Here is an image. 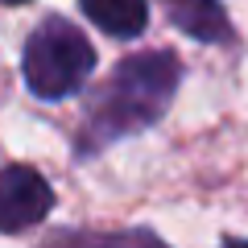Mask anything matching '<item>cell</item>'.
Here are the masks:
<instances>
[{
	"label": "cell",
	"mask_w": 248,
	"mask_h": 248,
	"mask_svg": "<svg viewBox=\"0 0 248 248\" xmlns=\"http://www.w3.org/2000/svg\"><path fill=\"white\" fill-rule=\"evenodd\" d=\"M178 79H182V62L170 50H149L116 62L112 79L99 87V95L91 99L79 133H75V153L95 157L124 137L153 128L166 116L170 99L178 91Z\"/></svg>",
	"instance_id": "obj_1"
},
{
	"label": "cell",
	"mask_w": 248,
	"mask_h": 248,
	"mask_svg": "<svg viewBox=\"0 0 248 248\" xmlns=\"http://www.w3.org/2000/svg\"><path fill=\"white\" fill-rule=\"evenodd\" d=\"M25 87L37 99H66L91 79L95 71V46L79 25L62 17H46L25 42Z\"/></svg>",
	"instance_id": "obj_2"
},
{
	"label": "cell",
	"mask_w": 248,
	"mask_h": 248,
	"mask_svg": "<svg viewBox=\"0 0 248 248\" xmlns=\"http://www.w3.org/2000/svg\"><path fill=\"white\" fill-rule=\"evenodd\" d=\"M54 190L42 170L33 166H4L0 170V232L17 236L50 215Z\"/></svg>",
	"instance_id": "obj_3"
},
{
	"label": "cell",
	"mask_w": 248,
	"mask_h": 248,
	"mask_svg": "<svg viewBox=\"0 0 248 248\" xmlns=\"http://www.w3.org/2000/svg\"><path fill=\"white\" fill-rule=\"evenodd\" d=\"M161 4H166V17L186 37H195L203 46H232L236 42V29H232L219 0H161Z\"/></svg>",
	"instance_id": "obj_4"
},
{
	"label": "cell",
	"mask_w": 248,
	"mask_h": 248,
	"mask_svg": "<svg viewBox=\"0 0 248 248\" xmlns=\"http://www.w3.org/2000/svg\"><path fill=\"white\" fill-rule=\"evenodd\" d=\"M79 9L91 25H99L108 37H120V42L141 37L149 25V0H79Z\"/></svg>",
	"instance_id": "obj_5"
},
{
	"label": "cell",
	"mask_w": 248,
	"mask_h": 248,
	"mask_svg": "<svg viewBox=\"0 0 248 248\" xmlns=\"http://www.w3.org/2000/svg\"><path fill=\"white\" fill-rule=\"evenodd\" d=\"M42 248H170L166 240H157L153 232H58Z\"/></svg>",
	"instance_id": "obj_6"
},
{
	"label": "cell",
	"mask_w": 248,
	"mask_h": 248,
	"mask_svg": "<svg viewBox=\"0 0 248 248\" xmlns=\"http://www.w3.org/2000/svg\"><path fill=\"white\" fill-rule=\"evenodd\" d=\"M223 248H248V240H223Z\"/></svg>",
	"instance_id": "obj_7"
},
{
	"label": "cell",
	"mask_w": 248,
	"mask_h": 248,
	"mask_svg": "<svg viewBox=\"0 0 248 248\" xmlns=\"http://www.w3.org/2000/svg\"><path fill=\"white\" fill-rule=\"evenodd\" d=\"M0 4H29V0H0Z\"/></svg>",
	"instance_id": "obj_8"
}]
</instances>
